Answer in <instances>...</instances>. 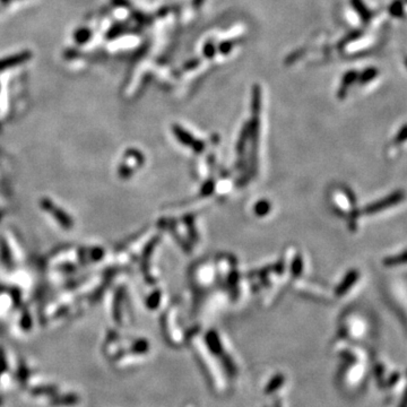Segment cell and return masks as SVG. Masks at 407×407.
<instances>
[{
	"mask_svg": "<svg viewBox=\"0 0 407 407\" xmlns=\"http://www.w3.org/2000/svg\"><path fill=\"white\" fill-rule=\"evenodd\" d=\"M404 198H405L404 191H402V190L395 191V192H392L391 195H389L388 197L382 199V201H379L377 203L372 204V205H370L367 209H365V212L367 213L380 212V210H384L386 208H388V207L397 205L398 203L403 202V199Z\"/></svg>",
	"mask_w": 407,
	"mask_h": 407,
	"instance_id": "obj_1",
	"label": "cell"
},
{
	"mask_svg": "<svg viewBox=\"0 0 407 407\" xmlns=\"http://www.w3.org/2000/svg\"><path fill=\"white\" fill-rule=\"evenodd\" d=\"M32 57V53L30 51H23V52L14 54V56L6 57L3 59H0V71L6 70L8 68H13L16 66H19L24 63H26L27 60L31 59Z\"/></svg>",
	"mask_w": 407,
	"mask_h": 407,
	"instance_id": "obj_2",
	"label": "cell"
},
{
	"mask_svg": "<svg viewBox=\"0 0 407 407\" xmlns=\"http://www.w3.org/2000/svg\"><path fill=\"white\" fill-rule=\"evenodd\" d=\"M384 264H385V266H389V267L407 264V251H404V253H402L401 254H397V256L386 258V259L384 260Z\"/></svg>",
	"mask_w": 407,
	"mask_h": 407,
	"instance_id": "obj_3",
	"label": "cell"
},
{
	"mask_svg": "<svg viewBox=\"0 0 407 407\" xmlns=\"http://www.w3.org/2000/svg\"><path fill=\"white\" fill-rule=\"evenodd\" d=\"M217 52V48L213 41H207L203 47V54L207 59H213Z\"/></svg>",
	"mask_w": 407,
	"mask_h": 407,
	"instance_id": "obj_4",
	"label": "cell"
},
{
	"mask_svg": "<svg viewBox=\"0 0 407 407\" xmlns=\"http://www.w3.org/2000/svg\"><path fill=\"white\" fill-rule=\"evenodd\" d=\"M233 47H234L233 41L225 40V41H222V42L219 44V47H217V50H219L222 54H224V56H226V54H229L231 51H232Z\"/></svg>",
	"mask_w": 407,
	"mask_h": 407,
	"instance_id": "obj_5",
	"label": "cell"
},
{
	"mask_svg": "<svg viewBox=\"0 0 407 407\" xmlns=\"http://www.w3.org/2000/svg\"><path fill=\"white\" fill-rule=\"evenodd\" d=\"M89 37H91V32L86 29L78 30L75 34V40L77 41L78 43H85Z\"/></svg>",
	"mask_w": 407,
	"mask_h": 407,
	"instance_id": "obj_6",
	"label": "cell"
},
{
	"mask_svg": "<svg viewBox=\"0 0 407 407\" xmlns=\"http://www.w3.org/2000/svg\"><path fill=\"white\" fill-rule=\"evenodd\" d=\"M354 77H355L354 71H350L346 76H345L344 79H343V84H341V87H340V92H339L340 94H343V93L345 92V89H346L347 86L351 84L352 81H353Z\"/></svg>",
	"mask_w": 407,
	"mask_h": 407,
	"instance_id": "obj_7",
	"label": "cell"
},
{
	"mask_svg": "<svg viewBox=\"0 0 407 407\" xmlns=\"http://www.w3.org/2000/svg\"><path fill=\"white\" fill-rule=\"evenodd\" d=\"M405 140H407V126H405L404 128H403L401 132L397 134V136H396V138H395V143L396 144H401Z\"/></svg>",
	"mask_w": 407,
	"mask_h": 407,
	"instance_id": "obj_8",
	"label": "cell"
},
{
	"mask_svg": "<svg viewBox=\"0 0 407 407\" xmlns=\"http://www.w3.org/2000/svg\"><path fill=\"white\" fill-rule=\"evenodd\" d=\"M199 64H201V60H199L198 58H192V59L188 60L187 63L185 64V69H187V70H190V69H194L197 66H199Z\"/></svg>",
	"mask_w": 407,
	"mask_h": 407,
	"instance_id": "obj_9",
	"label": "cell"
},
{
	"mask_svg": "<svg viewBox=\"0 0 407 407\" xmlns=\"http://www.w3.org/2000/svg\"><path fill=\"white\" fill-rule=\"evenodd\" d=\"M204 1H205V0H192V6H194L196 9H198L203 6Z\"/></svg>",
	"mask_w": 407,
	"mask_h": 407,
	"instance_id": "obj_10",
	"label": "cell"
},
{
	"mask_svg": "<svg viewBox=\"0 0 407 407\" xmlns=\"http://www.w3.org/2000/svg\"><path fill=\"white\" fill-rule=\"evenodd\" d=\"M3 1H8V0H3Z\"/></svg>",
	"mask_w": 407,
	"mask_h": 407,
	"instance_id": "obj_11",
	"label": "cell"
}]
</instances>
